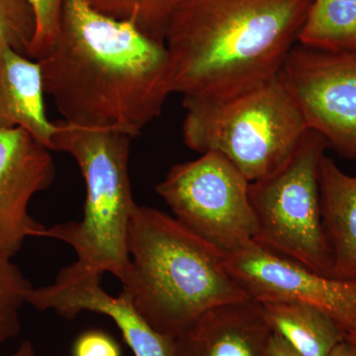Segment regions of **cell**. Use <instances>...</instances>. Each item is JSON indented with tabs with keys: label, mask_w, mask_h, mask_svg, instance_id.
<instances>
[{
	"label": "cell",
	"mask_w": 356,
	"mask_h": 356,
	"mask_svg": "<svg viewBox=\"0 0 356 356\" xmlns=\"http://www.w3.org/2000/svg\"><path fill=\"white\" fill-rule=\"evenodd\" d=\"M37 62L44 92L63 121L74 125L135 138L173 93L165 44L95 13L84 0H65L57 37Z\"/></svg>",
	"instance_id": "1"
},
{
	"label": "cell",
	"mask_w": 356,
	"mask_h": 356,
	"mask_svg": "<svg viewBox=\"0 0 356 356\" xmlns=\"http://www.w3.org/2000/svg\"><path fill=\"white\" fill-rule=\"evenodd\" d=\"M312 0H184L165 40L173 93L219 99L280 76Z\"/></svg>",
	"instance_id": "2"
},
{
	"label": "cell",
	"mask_w": 356,
	"mask_h": 356,
	"mask_svg": "<svg viewBox=\"0 0 356 356\" xmlns=\"http://www.w3.org/2000/svg\"><path fill=\"white\" fill-rule=\"evenodd\" d=\"M122 292L156 332L177 337L206 312L250 300L226 254L163 211L138 205Z\"/></svg>",
	"instance_id": "3"
},
{
	"label": "cell",
	"mask_w": 356,
	"mask_h": 356,
	"mask_svg": "<svg viewBox=\"0 0 356 356\" xmlns=\"http://www.w3.org/2000/svg\"><path fill=\"white\" fill-rule=\"evenodd\" d=\"M51 151L70 154L86 184L83 216L79 221L44 228L42 238L67 243L79 268L121 281L129 261L128 232L137 203L129 172L131 142L127 134L55 122Z\"/></svg>",
	"instance_id": "4"
},
{
	"label": "cell",
	"mask_w": 356,
	"mask_h": 356,
	"mask_svg": "<svg viewBox=\"0 0 356 356\" xmlns=\"http://www.w3.org/2000/svg\"><path fill=\"white\" fill-rule=\"evenodd\" d=\"M184 144L199 154L217 152L250 182L271 175L289 159L307 126L280 76L219 99H184Z\"/></svg>",
	"instance_id": "5"
},
{
	"label": "cell",
	"mask_w": 356,
	"mask_h": 356,
	"mask_svg": "<svg viewBox=\"0 0 356 356\" xmlns=\"http://www.w3.org/2000/svg\"><path fill=\"white\" fill-rule=\"evenodd\" d=\"M327 142L309 129L280 168L250 182L254 242L312 270L332 276V255L321 208L318 168Z\"/></svg>",
	"instance_id": "6"
},
{
	"label": "cell",
	"mask_w": 356,
	"mask_h": 356,
	"mask_svg": "<svg viewBox=\"0 0 356 356\" xmlns=\"http://www.w3.org/2000/svg\"><path fill=\"white\" fill-rule=\"evenodd\" d=\"M245 175L217 152L173 165L156 186L175 219L233 254L254 242L257 224Z\"/></svg>",
	"instance_id": "7"
},
{
	"label": "cell",
	"mask_w": 356,
	"mask_h": 356,
	"mask_svg": "<svg viewBox=\"0 0 356 356\" xmlns=\"http://www.w3.org/2000/svg\"><path fill=\"white\" fill-rule=\"evenodd\" d=\"M280 77L308 128L339 156L356 159V49L323 51L296 44Z\"/></svg>",
	"instance_id": "8"
},
{
	"label": "cell",
	"mask_w": 356,
	"mask_h": 356,
	"mask_svg": "<svg viewBox=\"0 0 356 356\" xmlns=\"http://www.w3.org/2000/svg\"><path fill=\"white\" fill-rule=\"evenodd\" d=\"M226 266L254 301L313 307L330 316L344 336L356 334V280L316 273L255 242L226 254Z\"/></svg>",
	"instance_id": "9"
},
{
	"label": "cell",
	"mask_w": 356,
	"mask_h": 356,
	"mask_svg": "<svg viewBox=\"0 0 356 356\" xmlns=\"http://www.w3.org/2000/svg\"><path fill=\"white\" fill-rule=\"evenodd\" d=\"M51 149L22 128L0 129V259H13L29 238L44 228L29 204L56 178Z\"/></svg>",
	"instance_id": "10"
},
{
	"label": "cell",
	"mask_w": 356,
	"mask_h": 356,
	"mask_svg": "<svg viewBox=\"0 0 356 356\" xmlns=\"http://www.w3.org/2000/svg\"><path fill=\"white\" fill-rule=\"evenodd\" d=\"M102 280V275L72 264L60 269L51 284L33 288L27 304L69 320L83 312L102 314L113 321L134 356H177L175 337L156 332L121 293L109 295Z\"/></svg>",
	"instance_id": "11"
},
{
	"label": "cell",
	"mask_w": 356,
	"mask_h": 356,
	"mask_svg": "<svg viewBox=\"0 0 356 356\" xmlns=\"http://www.w3.org/2000/svg\"><path fill=\"white\" fill-rule=\"evenodd\" d=\"M273 331L261 304H224L175 337L177 356H269Z\"/></svg>",
	"instance_id": "12"
},
{
	"label": "cell",
	"mask_w": 356,
	"mask_h": 356,
	"mask_svg": "<svg viewBox=\"0 0 356 356\" xmlns=\"http://www.w3.org/2000/svg\"><path fill=\"white\" fill-rule=\"evenodd\" d=\"M44 95L39 62L0 44V129H24L51 149L55 122Z\"/></svg>",
	"instance_id": "13"
},
{
	"label": "cell",
	"mask_w": 356,
	"mask_h": 356,
	"mask_svg": "<svg viewBox=\"0 0 356 356\" xmlns=\"http://www.w3.org/2000/svg\"><path fill=\"white\" fill-rule=\"evenodd\" d=\"M323 224L332 255V277L356 280V177L330 156L318 168Z\"/></svg>",
	"instance_id": "14"
},
{
	"label": "cell",
	"mask_w": 356,
	"mask_h": 356,
	"mask_svg": "<svg viewBox=\"0 0 356 356\" xmlns=\"http://www.w3.org/2000/svg\"><path fill=\"white\" fill-rule=\"evenodd\" d=\"M273 332L303 356H330L343 341L344 332L330 316L300 304L261 303Z\"/></svg>",
	"instance_id": "15"
},
{
	"label": "cell",
	"mask_w": 356,
	"mask_h": 356,
	"mask_svg": "<svg viewBox=\"0 0 356 356\" xmlns=\"http://www.w3.org/2000/svg\"><path fill=\"white\" fill-rule=\"evenodd\" d=\"M299 44L323 51L356 49V0H312Z\"/></svg>",
	"instance_id": "16"
},
{
	"label": "cell",
	"mask_w": 356,
	"mask_h": 356,
	"mask_svg": "<svg viewBox=\"0 0 356 356\" xmlns=\"http://www.w3.org/2000/svg\"><path fill=\"white\" fill-rule=\"evenodd\" d=\"M95 13L129 23L149 38L165 43L173 16L184 0H84Z\"/></svg>",
	"instance_id": "17"
},
{
	"label": "cell",
	"mask_w": 356,
	"mask_h": 356,
	"mask_svg": "<svg viewBox=\"0 0 356 356\" xmlns=\"http://www.w3.org/2000/svg\"><path fill=\"white\" fill-rule=\"evenodd\" d=\"M33 288L13 259H0V344L19 334L20 310Z\"/></svg>",
	"instance_id": "18"
},
{
	"label": "cell",
	"mask_w": 356,
	"mask_h": 356,
	"mask_svg": "<svg viewBox=\"0 0 356 356\" xmlns=\"http://www.w3.org/2000/svg\"><path fill=\"white\" fill-rule=\"evenodd\" d=\"M35 33L36 18L29 0H0V44L28 57Z\"/></svg>",
	"instance_id": "19"
},
{
	"label": "cell",
	"mask_w": 356,
	"mask_h": 356,
	"mask_svg": "<svg viewBox=\"0 0 356 356\" xmlns=\"http://www.w3.org/2000/svg\"><path fill=\"white\" fill-rule=\"evenodd\" d=\"M65 0H29L36 18V33L29 57L40 60L50 50L60 28Z\"/></svg>",
	"instance_id": "20"
},
{
	"label": "cell",
	"mask_w": 356,
	"mask_h": 356,
	"mask_svg": "<svg viewBox=\"0 0 356 356\" xmlns=\"http://www.w3.org/2000/svg\"><path fill=\"white\" fill-rule=\"evenodd\" d=\"M72 356H122L113 337L100 330H89L79 334L72 346Z\"/></svg>",
	"instance_id": "21"
},
{
	"label": "cell",
	"mask_w": 356,
	"mask_h": 356,
	"mask_svg": "<svg viewBox=\"0 0 356 356\" xmlns=\"http://www.w3.org/2000/svg\"><path fill=\"white\" fill-rule=\"evenodd\" d=\"M269 356H303L298 351L293 348L289 343L280 337V334L273 332L269 344Z\"/></svg>",
	"instance_id": "22"
},
{
	"label": "cell",
	"mask_w": 356,
	"mask_h": 356,
	"mask_svg": "<svg viewBox=\"0 0 356 356\" xmlns=\"http://www.w3.org/2000/svg\"><path fill=\"white\" fill-rule=\"evenodd\" d=\"M330 356H356V346L350 341H344Z\"/></svg>",
	"instance_id": "23"
},
{
	"label": "cell",
	"mask_w": 356,
	"mask_h": 356,
	"mask_svg": "<svg viewBox=\"0 0 356 356\" xmlns=\"http://www.w3.org/2000/svg\"><path fill=\"white\" fill-rule=\"evenodd\" d=\"M8 356H37L36 351H35L34 346L31 341H23L22 343L19 344L17 350L14 351L13 353H11L10 355Z\"/></svg>",
	"instance_id": "24"
},
{
	"label": "cell",
	"mask_w": 356,
	"mask_h": 356,
	"mask_svg": "<svg viewBox=\"0 0 356 356\" xmlns=\"http://www.w3.org/2000/svg\"><path fill=\"white\" fill-rule=\"evenodd\" d=\"M346 341H350V343L356 346V334H350V336L346 337Z\"/></svg>",
	"instance_id": "25"
}]
</instances>
